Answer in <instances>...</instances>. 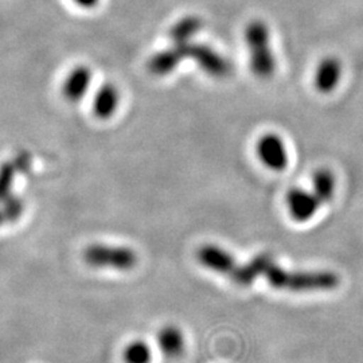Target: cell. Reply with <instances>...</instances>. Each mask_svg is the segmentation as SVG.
Segmentation results:
<instances>
[{
  "label": "cell",
  "mask_w": 363,
  "mask_h": 363,
  "mask_svg": "<svg viewBox=\"0 0 363 363\" xmlns=\"http://www.w3.org/2000/svg\"><path fill=\"white\" fill-rule=\"evenodd\" d=\"M259 276L265 277L273 288L291 292L333 291L340 283L337 273L331 271H286L269 253H261L245 265L235 264L226 277L235 286H249Z\"/></svg>",
  "instance_id": "obj_1"
},
{
  "label": "cell",
  "mask_w": 363,
  "mask_h": 363,
  "mask_svg": "<svg viewBox=\"0 0 363 363\" xmlns=\"http://www.w3.org/2000/svg\"><path fill=\"white\" fill-rule=\"evenodd\" d=\"M245 39L250 52V69L261 78L268 79L276 72V60L269 46V30L261 21H253L245 30Z\"/></svg>",
  "instance_id": "obj_2"
},
{
  "label": "cell",
  "mask_w": 363,
  "mask_h": 363,
  "mask_svg": "<svg viewBox=\"0 0 363 363\" xmlns=\"http://www.w3.org/2000/svg\"><path fill=\"white\" fill-rule=\"evenodd\" d=\"M84 261L94 269H113L127 272L136 268L138 253L128 247L91 244L84 252Z\"/></svg>",
  "instance_id": "obj_3"
},
{
  "label": "cell",
  "mask_w": 363,
  "mask_h": 363,
  "mask_svg": "<svg viewBox=\"0 0 363 363\" xmlns=\"http://www.w3.org/2000/svg\"><path fill=\"white\" fill-rule=\"evenodd\" d=\"M175 46L179 49L182 57L184 60L186 58L194 60L198 66L211 77H228L232 73L230 62L216 50H213L210 46L191 45V43L175 45Z\"/></svg>",
  "instance_id": "obj_4"
},
{
  "label": "cell",
  "mask_w": 363,
  "mask_h": 363,
  "mask_svg": "<svg viewBox=\"0 0 363 363\" xmlns=\"http://www.w3.org/2000/svg\"><path fill=\"white\" fill-rule=\"evenodd\" d=\"M257 155L261 162L273 171H283L288 164L284 142L277 135H265L257 143Z\"/></svg>",
  "instance_id": "obj_5"
},
{
  "label": "cell",
  "mask_w": 363,
  "mask_h": 363,
  "mask_svg": "<svg viewBox=\"0 0 363 363\" xmlns=\"http://www.w3.org/2000/svg\"><path fill=\"white\" fill-rule=\"evenodd\" d=\"M286 205L294 220L307 222L316 214L322 202L313 193H307L301 189H294L286 195Z\"/></svg>",
  "instance_id": "obj_6"
},
{
  "label": "cell",
  "mask_w": 363,
  "mask_h": 363,
  "mask_svg": "<svg viewBox=\"0 0 363 363\" xmlns=\"http://www.w3.org/2000/svg\"><path fill=\"white\" fill-rule=\"evenodd\" d=\"M196 259L198 262L206 269L220 273L223 276H228L233 269L234 265L237 264V261L229 252L211 244L199 247L196 252Z\"/></svg>",
  "instance_id": "obj_7"
},
{
  "label": "cell",
  "mask_w": 363,
  "mask_h": 363,
  "mask_svg": "<svg viewBox=\"0 0 363 363\" xmlns=\"http://www.w3.org/2000/svg\"><path fill=\"white\" fill-rule=\"evenodd\" d=\"M91 67L85 65L76 66L65 78L62 85V94L66 101L69 103H79L84 96L91 88Z\"/></svg>",
  "instance_id": "obj_8"
},
{
  "label": "cell",
  "mask_w": 363,
  "mask_h": 363,
  "mask_svg": "<svg viewBox=\"0 0 363 363\" xmlns=\"http://www.w3.org/2000/svg\"><path fill=\"white\" fill-rule=\"evenodd\" d=\"M156 342L160 352L169 359L179 358L186 350V337L178 325H163L156 335Z\"/></svg>",
  "instance_id": "obj_9"
},
{
  "label": "cell",
  "mask_w": 363,
  "mask_h": 363,
  "mask_svg": "<svg viewBox=\"0 0 363 363\" xmlns=\"http://www.w3.org/2000/svg\"><path fill=\"white\" fill-rule=\"evenodd\" d=\"M120 105V91L113 84H104L96 91L93 99V113L100 120H108L117 112Z\"/></svg>",
  "instance_id": "obj_10"
},
{
  "label": "cell",
  "mask_w": 363,
  "mask_h": 363,
  "mask_svg": "<svg viewBox=\"0 0 363 363\" xmlns=\"http://www.w3.org/2000/svg\"><path fill=\"white\" fill-rule=\"evenodd\" d=\"M342 76V65L339 60L334 57H328L318 66L316 74H315V86L320 93H331L335 91V88L340 81Z\"/></svg>",
  "instance_id": "obj_11"
},
{
  "label": "cell",
  "mask_w": 363,
  "mask_h": 363,
  "mask_svg": "<svg viewBox=\"0 0 363 363\" xmlns=\"http://www.w3.org/2000/svg\"><path fill=\"white\" fill-rule=\"evenodd\" d=\"M184 58L182 57L181 52L177 46L169 50L156 52L148 61V72L156 77L169 76L172 73Z\"/></svg>",
  "instance_id": "obj_12"
},
{
  "label": "cell",
  "mask_w": 363,
  "mask_h": 363,
  "mask_svg": "<svg viewBox=\"0 0 363 363\" xmlns=\"http://www.w3.org/2000/svg\"><path fill=\"white\" fill-rule=\"evenodd\" d=\"M202 28V21L198 16H186L169 31V38L174 45L190 43V39Z\"/></svg>",
  "instance_id": "obj_13"
},
{
  "label": "cell",
  "mask_w": 363,
  "mask_h": 363,
  "mask_svg": "<svg viewBox=\"0 0 363 363\" xmlns=\"http://www.w3.org/2000/svg\"><path fill=\"white\" fill-rule=\"evenodd\" d=\"M313 194L322 203H328L335 193V178L328 169H318L313 175Z\"/></svg>",
  "instance_id": "obj_14"
},
{
  "label": "cell",
  "mask_w": 363,
  "mask_h": 363,
  "mask_svg": "<svg viewBox=\"0 0 363 363\" xmlns=\"http://www.w3.org/2000/svg\"><path fill=\"white\" fill-rule=\"evenodd\" d=\"M123 361L124 363H151L152 350L145 340L135 339L123 351Z\"/></svg>",
  "instance_id": "obj_15"
},
{
  "label": "cell",
  "mask_w": 363,
  "mask_h": 363,
  "mask_svg": "<svg viewBox=\"0 0 363 363\" xmlns=\"http://www.w3.org/2000/svg\"><path fill=\"white\" fill-rule=\"evenodd\" d=\"M23 201L15 195H10L1 202V210L6 222L18 220L23 214Z\"/></svg>",
  "instance_id": "obj_16"
},
{
  "label": "cell",
  "mask_w": 363,
  "mask_h": 363,
  "mask_svg": "<svg viewBox=\"0 0 363 363\" xmlns=\"http://www.w3.org/2000/svg\"><path fill=\"white\" fill-rule=\"evenodd\" d=\"M13 177H15V169L13 164L4 163L0 167V202H3L6 198L13 195L11 189H13Z\"/></svg>",
  "instance_id": "obj_17"
},
{
  "label": "cell",
  "mask_w": 363,
  "mask_h": 363,
  "mask_svg": "<svg viewBox=\"0 0 363 363\" xmlns=\"http://www.w3.org/2000/svg\"><path fill=\"white\" fill-rule=\"evenodd\" d=\"M76 4L82 7V9H93L94 6H97L99 0H74Z\"/></svg>",
  "instance_id": "obj_18"
},
{
  "label": "cell",
  "mask_w": 363,
  "mask_h": 363,
  "mask_svg": "<svg viewBox=\"0 0 363 363\" xmlns=\"http://www.w3.org/2000/svg\"><path fill=\"white\" fill-rule=\"evenodd\" d=\"M6 223V218H4V214H3V210L0 208V225Z\"/></svg>",
  "instance_id": "obj_19"
}]
</instances>
